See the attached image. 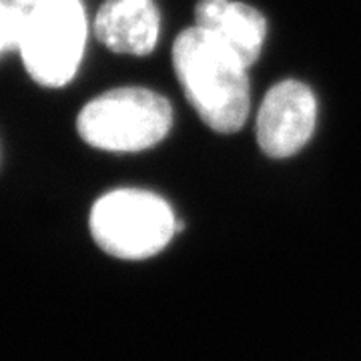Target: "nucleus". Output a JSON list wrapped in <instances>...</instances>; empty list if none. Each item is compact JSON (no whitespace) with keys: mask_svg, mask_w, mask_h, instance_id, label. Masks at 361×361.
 Segmentation results:
<instances>
[{"mask_svg":"<svg viewBox=\"0 0 361 361\" xmlns=\"http://www.w3.org/2000/svg\"><path fill=\"white\" fill-rule=\"evenodd\" d=\"M173 66L187 101L205 125L223 135L245 125L251 109L247 66L223 42L191 26L175 39Z\"/></svg>","mask_w":361,"mask_h":361,"instance_id":"nucleus-1","label":"nucleus"},{"mask_svg":"<svg viewBox=\"0 0 361 361\" xmlns=\"http://www.w3.org/2000/svg\"><path fill=\"white\" fill-rule=\"evenodd\" d=\"M173 109L163 94L141 87L113 89L85 104L77 118L80 139L94 149L139 153L167 137Z\"/></svg>","mask_w":361,"mask_h":361,"instance_id":"nucleus-2","label":"nucleus"},{"mask_svg":"<svg viewBox=\"0 0 361 361\" xmlns=\"http://www.w3.org/2000/svg\"><path fill=\"white\" fill-rule=\"evenodd\" d=\"M167 201L151 191L116 189L90 211V233L104 253L118 259H149L161 253L177 233Z\"/></svg>","mask_w":361,"mask_h":361,"instance_id":"nucleus-3","label":"nucleus"},{"mask_svg":"<svg viewBox=\"0 0 361 361\" xmlns=\"http://www.w3.org/2000/svg\"><path fill=\"white\" fill-rule=\"evenodd\" d=\"M87 42V16L78 0H49L26 8L18 51L28 75L42 87L75 77Z\"/></svg>","mask_w":361,"mask_h":361,"instance_id":"nucleus-4","label":"nucleus"},{"mask_svg":"<svg viewBox=\"0 0 361 361\" xmlns=\"http://www.w3.org/2000/svg\"><path fill=\"white\" fill-rule=\"evenodd\" d=\"M317 101L313 90L299 80H281L265 94L257 115V141L273 159L299 153L313 135Z\"/></svg>","mask_w":361,"mask_h":361,"instance_id":"nucleus-5","label":"nucleus"},{"mask_svg":"<svg viewBox=\"0 0 361 361\" xmlns=\"http://www.w3.org/2000/svg\"><path fill=\"white\" fill-rule=\"evenodd\" d=\"M195 26L215 37L249 68L261 54L267 20L257 8L233 0H199Z\"/></svg>","mask_w":361,"mask_h":361,"instance_id":"nucleus-6","label":"nucleus"},{"mask_svg":"<svg viewBox=\"0 0 361 361\" xmlns=\"http://www.w3.org/2000/svg\"><path fill=\"white\" fill-rule=\"evenodd\" d=\"M161 14L155 0H106L94 18V32L106 49L145 56L155 49Z\"/></svg>","mask_w":361,"mask_h":361,"instance_id":"nucleus-7","label":"nucleus"},{"mask_svg":"<svg viewBox=\"0 0 361 361\" xmlns=\"http://www.w3.org/2000/svg\"><path fill=\"white\" fill-rule=\"evenodd\" d=\"M26 11L23 4H8L0 0V54L4 51L18 49L23 28H25Z\"/></svg>","mask_w":361,"mask_h":361,"instance_id":"nucleus-8","label":"nucleus"},{"mask_svg":"<svg viewBox=\"0 0 361 361\" xmlns=\"http://www.w3.org/2000/svg\"><path fill=\"white\" fill-rule=\"evenodd\" d=\"M18 2H20L23 6H28V8H30V6H37V4H42V2H49V0H18Z\"/></svg>","mask_w":361,"mask_h":361,"instance_id":"nucleus-9","label":"nucleus"}]
</instances>
